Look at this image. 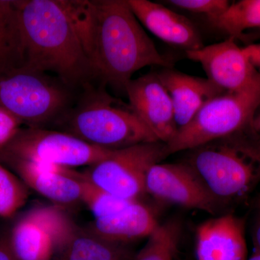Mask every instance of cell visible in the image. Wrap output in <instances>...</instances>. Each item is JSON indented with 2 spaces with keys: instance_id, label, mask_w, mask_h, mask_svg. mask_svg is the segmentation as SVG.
Wrapping results in <instances>:
<instances>
[{
  "instance_id": "6da1fadb",
  "label": "cell",
  "mask_w": 260,
  "mask_h": 260,
  "mask_svg": "<svg viewBox=\"0 0 260 260\" xmlns=\"http://www.w3.org/2000/svg\"><path fill=\"white\" fill-rule=\"evenodd\" d=\"M14 3L11 67L52 73L68 87L83 85L94 73L75 19L64 0Z\"/></svg>"
},
{
  "instance_id": "7a4b0ae2",
  "label": "cell",
  "mask_w": 260,
  "mask_h": 260,
  "mask_svg": "<svg viewBox=\"0 0 260 260\" xmlns=\"http://www.w3.org/2000/svg\"><path fill=\"white\" fill-rule=\"evenodd\" d=\"M87 50L94 76L121 88L148 66L170 68L132 11L127 0L86 1Z\"/></svg>"
},
{
  "instance_id": "3957f363",
  "label": "cell",
  "mask_w": 260,
  "mask_h": 260,
  "mask_svg": "<svg viewBox=\"0 0 260 260\" xmlns=\"http://www.w3.org/2000/svg\"><path fill=\"white\" fill-rule=\"evenodd\" d=\"M188 152L184 162L226 206L245 200L260 182V151L244 132Z\"/></svg>"
},
{
  "instance_id": "277c9868",
  "label": "cell",
  "mask_w": 260,
  "mask_h": 260,
  "mask_svg": "<svg viewBox=\"0 0 260 260\" xmlns=\"http://www.w3.org/2000/svg\"><path fill=\"white\" fill-rule=\"evenodd\" d=\"M88 90L61 118L66 133L108 150L158 141L129 104L100 89Z\"/></svg>"
},
{
  "instance_id": "5b68a950",
  "label": "cell",
  "mask_w": 260,
  "mask_h": 260,
  "mask_svg": "<svg viewBox=\"0 0 260 260\" xmlns=\"http://www.w3.org/2000/svg\"><path fill=\"white\" fill-rule=\"evenodd\" d=\"M260 106V73L245 88L223 92L205 103L167 145L169 155L188 151L215 140L242 133Z\"/></svg>"
},
{
  "instance_id": "8992f818",
  "label": "cell",
  "mask_w": 260,
  "mask_h": 260,
  "mask_svg": "<svg viewBox=\"0 0 260 260\" xmlns=\"http://www.w3.org/2000/svg\"><path fill=\"white\" fill-rule=\"evenodd\" d=\"M69 88L47 73L0 65V108L28 126L60 119L70 109Z\"/></svg>"
},
{
  "instance_id": "52a82bcc",
  "label": "cell",
  "mask_w": 260,
  "mask_h": 260,
  "mask_svg": "<svg viewBox=\"0 0 260 260\" xmlns=\"http://www.w3.org/2000/svg\"><path fill=\"white\" fill-rule=\"evenodd\" d=\"M169 155L166 143H142L113 150L107 158L90 166L82 174L89 182L114 196L139 200L145 194L149 169Z\"/></svg>"
},
{
  "instance_id": "ba28073f",
  "label": "cell",
  "mask_w": 260,
  "mask_h": 260,
  "mask_svg": "<svg viewBox=\"0 0 260 260\" xmlns=\"http://www.w3.org/2000/svg\"><path fill=\"white\" fill-rule=\"evenodd\" d=\"M112 151L88 144L66 132L28 126L19 130L9 144L0 150V159H21L73 169L90 167Z\"/></svg>"
},
{
  "instance_id": "9c48e42d",
  "label": "cell",
  "mask_w": 260,
  "mask_h": 260,
  "mask_svg": "<svg viewBox=\"0 0 260 260\" xmlns=\"http://www.w3.org/2000/svg\"><path fill=\"white\" fill-rule=\"evenodd\" d=\"M75 228L57 207H38L16 222L10 242L19 260H54Z\"/></svg>"
},
{
  "instance_id": "30bf717a",
  "label": "cell",
  "mask_w": 260,
  "mask_h": 260,
  "mask_svg": "<svg viewBox=\"0 0 260 260\" xmlns=\"http://www.w3.org/2000/svg\"><path fill=\"white\" fill-rule=\"evenodd\" d=\"M145 189V194L158 201L210 215H217L227 207L210 192L185 162L153 165L147 174Z\"/></svg>"
},
{
  "instance_id": "8fae6325",
  "label": "cell",
  "mask_w": 260,
  "mask_h": 260,
  "mask_svg": "<svg viewBox=\"0 0 260 260\" xmlns=\"http://www.w3.org/2000/svg\"><path fill=\"white\" fill-rule=\"evenodd\" d=\"M129 104L158 141L168 144L178 126L170 95L157 73L130 80L124 86Z\"/></svg>"
},
{
  "instance_id": "7c38bea8",
  "label": "cell",
  "mask_w": 260,
  "mask_h": 260,
  "mask_svg": "<svg viewBox=\"0 0 260 260\" xmlns=\"http://www.w3.org/2000/svg\"><path fill=\"white\" fill-rule=\"evenodd\" d=\"M185 52L189 59L202 65L207 78L223 92L245 88L258 73L234 38Z\"/></svg>"
},
{
  "instance_id": "4fadbf2b",
  "label": "cell",
  "mask_w": 260,
  "mask_h": 260,
  "mask_svg": "<svg viewBox=\"0 0 260 260\" xmlns=\"http://www.w3.org/2000/svg\"><path fill=\"white\" fill-rule=\"evenodd\" d=\"M11 167L28 187L56 204L81 201L82 174L46 162L16 158L0 159Z\"/></svg>"
},
{
  "instance_id": "5bb4252c",
  "label": "cell",
  "mask_w": 260,
  "mask_h": 260,
  "mask_svg": "<svg viewBox=\"0 0 260 260\" xmlns=\"http://www.w3.org/2000/svg\"><path fill=\"white\" fill-rule=\"evenodd\" d=\"M198 260H246L244 219L226 213L200 224L196 231Z\"/></svg>"
},
{
  "instance_id": "9a60e30c",
  "label": "cell",
  "mask_w": 260,
  "mask_h": 260,
  "mask_svg": "<svg viewBox=\"0 0 260 260\" xmlns=\"http://www.w3.org/2000/svg\"><path fill=\"white\" fill-rule=\"evenodd\" d=\"M127 3L140 24L162 42L185 51L204 47L199 30L184 15L148 0Z\"/></svg>"
},
{
  "instance_id": "2e32d148",
  "label": "cell",
  "mask_w": 260,
  "mask_h": 260,
  "mask_svg": "<svg viewBox=\"0 0 260 260\" xmlns=\"http://www.w3.org/2000/svg\"><path fill=\"white\" fill-rule=\"evenodd\" d=\"M170 95L178 129L186 126L212 98L223 93L208 78L192 76L170 68L157 73Z\"/></svg>"
},
{
  "instance_id": "e0dca14e",
  "label": "cell",
  "mask_w": 260,
  "mask_h": 260,
  "mask_svg": "<svg viewBox=\"0 0 260 260\" xmlns=\"http://www.w3.org/2000/svg\"><path fill=\"white\" fill-rule=\"evenodd\" d=\"M159 224L153 210L136 200L117 213L94 220L88 230L107 242L122 245L148 238Z\"/></svg>"
},
{
  "instance_id": "ac0fdd59",
  "label": "cell",
  "mask_w": 260,
  "mask_h": 260,
  "mask_svg": "<svg viewBox=\"0 0 260 260\" xmlns=\"http://www.w3.org/2000/svg\"><path fill=\"white\" fill-rule=\"evenodd\" d=\"M127 257L122 245L107 242L88 229L76 226L54 260H126Z\"/></svg>"
},
{
  "instance_id": "d6986e66",
  "label": "cell",
  "mask_w": 260,
  "mask_h": 260,
  "mask_svg": "<svg viewBox=\"0 0 260 260\" xmlns=\"http://www.w3.org/2000/svg\"><path fill=\"white\" fill-rule=\"evenodd\" d=\"M207 20L214 28L237 40L247 30H260V0L231 3L221 14Z\"/></svg>"
},
{
  "instance_id": "ffe728a7",
  "label": "cell",
  "mask_w": 260,
  "mask_h": 260,
  "mask_svg": "<svg viewBox=\"0 0 260 260\" xmlns=\"http://www.w3.org/2000/svg\"><path fill=\"white\" fill-rule=\"evenodd\" d=\"M181 232V223L177 219L159 224L135 260L174 259Z\"/></svg>"
},
{
  "instance_id": "44dd1931",
  "label": "cell",
  "mask_w": 260,
  "mask_h": 260,
  "mask_svg": "<svg viewBox=\"0 0 260 260\" xmlns=\"http://www.w3.org/2000/svg\"><path fill=\"white\" fill-rule=\"evenodd\" d=\"M81 201L86 205L96 220L117 213L136 200H124L114 196L93 185L83 177Z\"/></svg>"
},
{
  "instance_id": "7402d4cb",
  "label": "cell",
  "mask_w": 260,
  "mask_h": 260,
  "mask_svg": "<svg viewBox=\"0 0 260 260\" xmlns=\"http://www.w3.org/2000/svg\"><path fill=\"white\" fill-rule=\"evenodd\" d=\"M28 198V186L0 165V217L13 216L25 205Z\"/></svg>"
},
{
  "instance_id": "603a6c76",
  "label": "cell",
  "mask_w": 260,
  "mask_h": 260,
  "mask_svg": "<svg viewBox=\"0 0 260 260\" xmlns=\"http://www.w3.org/2000/svg\"><path fill=\"white\" fill-rule=\"evenodd\" d=\"M14 14L13 1L0 0V64L7 60L11 50Z\"/></svg>"
},
{
  "instance_id": "cb8c5ba5",
  "label": "cell",
  "mask_w": 260,
  "mask_h": 260,
  "mask_svg": "<svg viewBox=\"0 0 260 260\" xmlns=\"http://www.w3.org/2000/svg\"><path fill=\"white\" fill-rule=\"evenodd\" d=\"M167 3L179 9L204 15L207 19L221 14L231 4L227 0H169Z\"/></svg>"
},
{
  "instance_id": "d4e9b609",
  "label": "cell",
  "mask_w": 260,
  "mask_h": 260,
  "mask_svg": "<svg viewBox=\"0 0 260 260\" xmlns=\"http://www.w3.org/2000/svg\"><path fill=\"white\" fill-rule=\"evenodd\" d=\"M22 124L16 116L0 108V150L9 144L18 134Z\"/></svg>"
},
{
  "instance_id": "484cf974",
  "label": "cell",
  "mask_w": 260,
  "mask_h": 260,
  "mask_svg": "<svg viewBox=\"0 0 260 260\" xmlns=\"http://www.w3.org/2000/svg\"><path fill=\"white\" fill-rule=\"evenodd\" d=\"M251 143L260 151V106L251 124L244 131Z\"/></svg>"
},
{
  "instance_id": "4316f807",
  "label": "cell",
  "mask_w": 260,
  "mask_h": 260,
  "mask_svg": "<svg viewBox=\"0 0 260 260\" xmlns=\"http://www.w3.org/2000/svg\"><path fill=\"white\" fill-rule=\"evenodd\" d=\"M0 260H19L12 249L9 234L0 235Z\"/></svg>"
},
{
  "instance_id": "83f0119b",
  "label": "cell",
  "mask_w": 260,
  "mask_h": 260,
  "mask_svg": "<svg viewBox=\"0 0 260 260\" xmlns=\"http://www.w3.org/2000/svg\"><path fill=\"white\" fill-rule=\"evenodd\" d=\"M243 50L252 66L260 73V43L249 44L243 47Z\"/></svg>"
},
{
  "instance_id": "f1b7e54d",
  "label": "cell",
  "mask_w": 260,
  "mask_h": 260,
  "mask_svg": "<svg viewBox=\"0 0 260 260\" xmlns=\"http://www.w3.org/2000/svg\"><path fill=\"white\" fill-rule=\"evenodd\" d=\"M254 208L256 210V213L251 229V237L254 249L260 251V208L254 207Z\"/></svg>"
},
{
  "instance_id": "f546056e",
  "label": "cell",
  "mask_w": 260,
  "mask_h": 260,
  "mask_svg": "<svg viewBox=\"0 0 260 260\" xmlns=\"http://www.w3.org/2000/svg\"><path fill=\"white\" fill-rule=\"evenodd\" d=\"M246 260H260V251L254 249V252L251 254L250 257Z\"/></svg>"
},
{
  "instance_id": "4dcf8cb0",
  "label": "cell",
  "mask_w": 260,
  "mask_h": 260,
  "mask_svg": "<svg viewBox=\"0 0 260 260\" xmlns=\"http://www.w3.org/2000/svg\"><path fill=\"white\" fill-rule=\"evenodd\" d=\"M254 206L260 208V194L256 197L255 200H254Z\"/></svg>"
}]
</instances>
